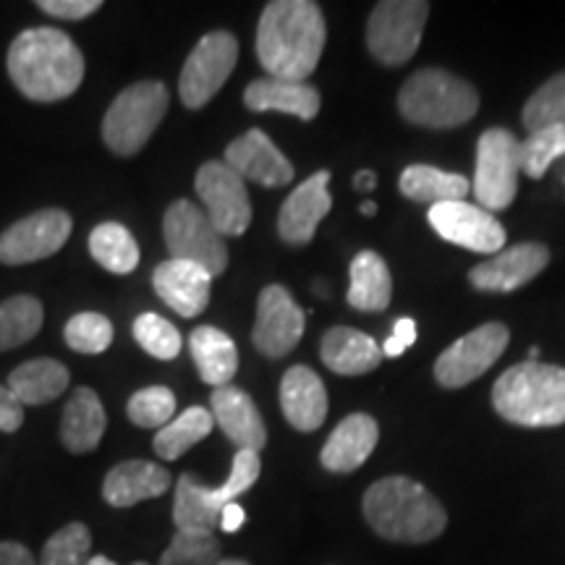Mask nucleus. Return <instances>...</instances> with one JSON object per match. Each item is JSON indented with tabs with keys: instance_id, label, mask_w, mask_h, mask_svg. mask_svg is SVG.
<instances>
[{
	"instance_id": "nucleus-11",
	"label": "nucleus",
	"mask_w": 565,
	"mask_h": 565,
	"mask_svg": "<svg viewBox=\"0 0 565 565\" xmlns=\"http://www.w3.org/2000/svg\"><path fill=\"white\" fill-rule=\"evenodd\" d=\"M238 61V42L231 32H210L196 42V47L183 63L179 79V97L189 110L207 105L223 84L228 82Z\"/></svg>"
},
{
	"instance_id": "nucleus-37",
	"label": "nucleus",
	"mask_w": 565,
	"mask_h": 565,
	"mask_svg": "<svg viewBox=\"0 0 565 565\" xmlns=\"http://www.w3.org/2000/svg\"><path fill=\"white\" fill-rule=\"evenodd\" d=\"M557 158H565V126H547L529 134L521 145V171L529 179H542Z\"/></svg>"
},
{
	"instance_id": "nucleus-45",
	"label": "nucleus",
	"mask_w": 565,
	"mask_h": 565,
	"mask_svg": "<svg viewBox=\"0 0 565 565\" xmlns=\"http://www.w3.org/2000/svg\"><path fill=\"white\" fill-rule=\"evenodd\" d=\"M244 524H246L244 508L238 503H228L223 508L221 524H217V529H221V532H225V534H236Z\"/></svg>"
},
{
	"instance_id": "nucleus-1",
	"label": "nucleus",
	"mask_w": 565,
	"mask_h": 565,
	"mask_svg": "<svg viewBox=\"0 0 565 565\" xmlns=\"http://www.w3.org/2000/svg\"><path fill=\"white\" fill-rule=\"evenodd\" d=\"M328 26L322 9L309 0L267 3L257 26V58L273 79L307 82L322 58Z\"/></svg>"
},
{
	"instance_id": "nucleus-26",
	"label": "nucleus",
	"mask_w": 565,
	"mask_h": 565,
	"mask_svg": "<svg viewBox=\"0 0 565 565\" xmlns=\"http://www.w3.org/2000/svg\"><path fill=\"white\" fill-rule=\"evenodd\" d=\"M105 427H108V416H105L103 401L92 387H76L74 395L68 398L63 408L61 419V443L68 454L84 456L97 450L103 443Z\"/></svg>"
},
{
	"instance_id": "nucleus-34",
	"label": "nucleus",
	"mask_w": 565,
	"mask_h": 565,
	"mask_svg": "<svg viewBox=\"0 0 565 565\" xmlns=\"http://www.w3.org/2000/svg\"><path fill=\"white\" fill-rule=\"evenodd\" d=\"M45 309L34 296H13L0 303V351L30 343L42 330Z\"/></svg>"
},
{
	"instance_id": "nucleus-51",
	"label": "nucleus",
	"mask_w": 565,
	"mask_h": 565,
	"mask_svg": "<svg viewBox=\"0 0 565 565\" xmlns=\"http://www.w3.org/2000/svg\"><path fill=\"white\" fill-rule=\"evenodd\" d=\"M362 212H364V215H374V212H377V204H374V202H364V204H362Z\"/></svg>"
},
{
	"instance_id": "nucleus-39",
	"label": "nucleus",
	"mask_w": 565,
	"mask_h": 565,
	"mask_svg": "<svg viewBox=\"0 0 565 565\" xmlns=\"http://www.w3.org/2000/svg\"><path fill=\"white\" fill-rule=\"evenodd\" d=\"M134 341L150 353V356L160 359V362H171V359L179 356L183 345L175 324L154 312H145L137 317V322H134Z\"/></svg>"
},
{
	"instance_id": "nucleus-27",
	"label": "nucleus",
	"mask_w": 565,
	"mask_h": 565,
	"mask_svg": "<svg viewBox=\"0 0 565 565\" xmlns=\"http://www.w3.org/2000/svg\"><path fill=\"white\" fill-rule=\"evenodd\" d=\"M320 356L324 366H330L335 374L356 377V374H366L383 364V345L374 343V338L362 330L333 328L322 338Z\"/></svg>"
},
{
	"instance_id": "nucleus-12",
	"label": "nucleus",
	"mask_w": 565,
	"mask_h": 565,
	"mask_svg": "<svg viewBox=\"0 0 565 565\" xmlns=\"http://www.w3.org/2000/svg\"><path fill=\"white\" fill-rule=\"evenodd\" d=\"M194 189L207 210L210 223L223 238L242 236L252 223V202L246 181L223 160H210L196 171Z\"/></svg>"
},
{
	"instance_id": "nucleus-30",
	"label": "nucleus",
	"mask_w": 565,
	"mask_h": 565,
	"mask_svg": "<svg viewBox=\"0 0 565 565\" xmlns=\"http://www.w3.org/2000/svg\"><path fill=\"white\" fill-rule=\"evenodd\" d=\"M393 299V278L377 252H359L351 263L349 303L359 312H383Z\"/></svg>"
},
{
	"instance_id": "nucleus-28",
	"label": "nucleus",
	"mask_w": 565,
	"mask_h": 565,
	"mask_svg": "<svg viewBox=\"0 0 565 565\" xmlns=\"http://www.w3.org/2000/svg\"><path fill=\"white\" fill-rule=\"evenodd\" d=\"M189 349H192V359L204 383L215 391L231 385L233 374L238 370V351L228 333L212 328V324H202L189 338Z\"/></svg>"
},
{
	"instance_id": "nucleus-10",
	"label": "nucleus",
	"mask_w": 565,
	"mask_h": 565,
	"mask_svg": "<svg viewBox=\"0 0 565 565\" xmlns=\"http://www.w3.org/2000/svg\"><path fill=\"white\" fill-rule=\"evenodd\" d=\"M519 173L521 141L505 129L484 131L477 145L475 194L487 212L511 207L519 192Z\"/></svg>"
},
{
	"instance_id": "nucleus-13",
	"label": "nucleus",
	"mask_w": 565,
	"mask_h": 565,
	"mask_svg": "<svg viewBox=\"0 0 565 565\" xmlns=\"http://www.w3.org/2000/svg\"><path fill=\"white\" fill-rule=\"evenodd\" d=\"M74 221L66 210L47 207L21 217L0 233V263L30 265L53 257L66 246Z\"/></svg>"
},
{
	"instance_id": "nucleus-47",
	"label": "nucleus",
	"mask_w": 565,
	"mask_h": 565,
	"mask_svg": "<svg viewBox=\"0 0 565 565\" xmlns=\"http://www.w3.org/2000/svg\"><path fill=\"white\" fill-rule=\"evenodd\" d=\"M353 186L362 189V192H372V189L377 186V175H374L372 171L356 173V179H353Z\"/></svg>"
},
{
	"instance_id": "nucleus-15",
	"label": "nucleus",
	"mask_w": 565,
	"mask_h": 565,
	"mask_svg": "<svg viewBox=\"0 0 565 565\" xmlns=\"http://www.w3.org/2000/svg\"><path fill=\"white\" fill-rule=\"evenodd\" d=\"M429 225L445 242L479 254H500L505 244V228L492 212L469 202H443L429 207Z\"/></svg>"
},
{
	"instance_id": "nucleus-7",
	"label": "nucleus",
	"mask_w": 565,
	"mask_h": 565,
	"mask_svg": "<svg viewBox=\"0 0 565 565\" xmlns=\"http://www.w3.org/2000/svg\"><path fill=\"white\" fill-rule=\"evenodd\" d=\"M168 87L162 82H137L110 103L103 118V139L118 158H134L147 147L168 113Z\"/></svg>"
},
{
	"instance_id": "nucleus-35",
	"label": "nucleus",
	"mask_w": 565,
	"mask_h": 565,
	"mask_svg": "<svg viewBox=\"0 0 565 565\" xmlns=\"http://www.w3.org/2000/svg\"><path fill=\"white\" fill-rule=\"evenodd\" d=\"M92 553V532L82 521H71L45 542L40 565H87Z\"/></svg>"
},
{
	"instance_id": "nucleus-8",
	"label": "nucleus",
	"mask_w": 565,
	"mask_h": 565,
	"mask_svg": "<svg viewBox=\"0 0 565 565\" xmlns=\"http://www.w3.org/2000/svg\"><path fill=\"white\" fill-rule=\"evenodd\" d=\"M162 236L171 259L194 263L207 270L212 278L223 275L228 267V246L225 238L210 223L207 212L189 200H175L162 215Z\"/></svg>"
},
{
	"instance_id": "nucleus-5",
	"label": "nucleus",
	"mask_w": 565,
	"mask_h": 565,
	"mask_svg": "<svg viewBox=\"0 0 565 565\" xmlns=\"http://www.w3.org/2000/svg\"><path fill=\"white\" fill-rule=\"evenodd\" d=\"M263 471V461L254 450H238L233 458L231 475L221 487L202 484L194 475H181L173 494V524L175 532L215 534L221 513L228 503H236L249 492Z\"/></svg>"
},
{
	"instance_id": "nucleus-32",
	"label": "nucleus",
	"mask_w": 565,
	"mask_h": 565,
	"mask_svg": "<svg viewBox=\"0 0 565 565\" xmlns=\"http://www.w3.org/2000/svg\"><path fill=\"white\" fill-rule=\"evenodd\" d=\"M212 427H215V419H212L210 408H186V412L175 416L171 424L158 429V435H154L152 440L154 454H158L162 461H179V458L183 454H189L196 443L210 437Z\"/></svg>"
},
{
	"instance_id": "nucleus-40",
	"label": "nucleus",
	"mask_w": 565,
	"mask_h": 565,
	"mask_svg": "<svg viewBox=\"0 0 565 565\" xmlns=\"http://www.w3.org/2000/svg\"><path fill=\"white\" fill-rule=\"evenodd\" d=\"M113 322L100 312H79L74 315L66 322V330H63V338H66V345L71 351L79 353H105L113 343Z\"/></svg>"
},
{
	"instance_id": "nucleus-2",
	"label": "nucleus",
	"mask_w": 565,
	"mask_h": 565,
	"mask_svg": "<svg viewBox=\"0 0 565 565\" xmlns=\"http://www.w3.org/2000/svg\"><path fill=\"white\" fill-rule=\"evenodd\" d=\"M9 76L21 95L34 103H58L84 82V55L66 32L34 26L11 42Z\"/></svg>"
},
{
	"instance_id": "nucleus-17",
	"label": "nucleus",
	"mask_w": 565,
	"mask_h": 565,
	"mask_svg": "<svg viewBox=\"0 0 565 565\" xmlns=\"http://www.w3.org/2000/svg\"><path fill=\"white\" fill-rule=\"evenodd\" d=\"M225 166L236 171L244 181L259 186L278 189L294 181L291 160L282 154L263 129H249L225 147Z\"/></svg>"
},
{
	"instance_id": "nucleus-22",
	"label": "nucleus",
	"mask_w": 565,
	"mask_h": 565,
	"mask_svg": "<svg viewBox=\"0 0 565 565\" xmlns=\"http://www.w3.org/2000/svg\"><path fill=\"white\" fill-rule=\"evenodd\" d=\"M280 408L288 424L299 433H315L328 419V391L320 374L296 364L282 374Z\"/></svg>"
},
{
	"instance_id": "nucleus-24",
	"label": "nucleus",
	"mask_w": 565,
	"mask_h": 565,
	"mask_svg": "<svg viewBox=\"0 0 565 565\" xmlns=\"http://www.w3.org/2000/svg\"><path fill=\"white\" fill-rule=\"evenodd\" d=\"M380 440V427L370 414H351L338 424L333 435L324 443L320 463L333 475H349L356 471L366 458L372 456V450L377 448Z\"/></svg>"
},
{
	"instance_id": "nucleus-9",
	"label": "nucleus",
	"mask_w": 565,
	"mask_h": 565,
	"mask_svg": "<svg viewBox=\"0 0 565 565\" xmlns=\"http://www.w3.org/2000/svg\"><path fill=\"white\" fill-rule=\"evenodd\" d=\"M429 17V3L424 0H385L374 6L366 45L370 53L385 66H404L414 58L422 42L424 24Z\"/></svg>"
},
{
	"instance_id": "nucleus-48",
	"label": "nucleus",
	"mask_w": 565,
	"mask_h": 565,
	"mask_svg": "<svg viewBox=\"0 0 565 565\" xmlns=\"http://www.w3.org/2000/svg\"><path fill=\"white\" fill-rule=\"evenodd\" d=\"M404 351H406V345L401 343L395 335H391V338H387V341L383 343V356H387V359L401 356V353H404Z\"/></svg>"
},
{
	"instance_id": "nucleus-4",
	"label": "nucleus",
	"mask_w": 565,
	"mask_h": 565,
	"mask_svg": "<svg viewBox=\"0 0 565 565\" xmlns=\"http://www.w3.org/2000/svg\"><path fill=\"white\" fill-rule=\"evenodd\" d=\"M492 404L505 422L519 427L565 424V370L540 362L515 364L494 383Z\"/></svg>"
},
{
	"instance_id": "nucleus-3",
	"label": "nucleus",
	"mask_w": 565,
	"mask_h": 565,
	"mask_svg": "<svg viewBox=\"0 0 565 565\" xmlns=\"http://www.w3.org/2000/svg\"><path fill=\"white\" fill-rule=\"evenodd\" d=\"M362 511L372 532L398 545H427L448 526L440 500L408 477H385L364 492Z\"/></svg>"
},
{
	"instance_id": "nucleus-29",
	"label": "nucleus",
	"mask_w": 565,
	"mask_h": 565,
	"mask_svg": "<svg viewBox=\"0 0 565 565\" xmlns=\"http://www.w3.org/2000/svg\"><path fill=\"white\" fill-rule=\"evenodd\" d=\"M71 383L66 366L55 359H32L11 372L9 387L21 406H42L61 398Z\"/></svg>"
},
{
	"instance_id": "nucleus-41",
	"label": "nucleus",
	"mask_w": 565,
	"mask_h": 565,
	"mask_svg": "<svg viewBox=\"0 0 565 565\" xmlns=\"http://www.w3.org/2000/svg\"><path fill=\"white\" fill-rule=\"evenodd\" d=\"M221 555L223 545L215 534L175 532L158 565H215Z\"/></svg>"
},
{
	"instance_id": "nucleus-21",
	"label": "nucleus",
	"mask_w": 565,
	"mask_h": 565,
	"mask_svg": "<svg viewBox=\"0 0 565 565\" xmlns=\"http://www.w3.org/2000/svg\"><path fill=\"white\" fill-rule=\"evenodd\" d=\"M210 404L212 419H215L217 427L223 429V435L238 450H254V454H259L265 448L267 427L257 404L249 398V393H244L236 385H225L212 393Z\"/></svg>"
},
{
	"instance_id": "nucleus-16",
	"label": "nucleus",
	"mask_w": 565,
	"mask_h": 565,
	"mask_svg": "<svg viewBox=\"0 0 565 565\" xmlns=\"http://www.w3.org/2000/svg\"><path fill=\"white\" fill-rule=\"evenodd\" d=\"M303 335V312L282 286L263 288L257 301L252 341L267 359H282L299 345Z\"/></svg>"
},
{
	"instance_id": "nucleus-38",
	"label": "nucleus",
	"mask_w": 565,
	"mask_h": 565,
	"mask_svg": "<svg viewBox=\"0 0 565 565\" xmlns=\"http://www.w3.org/2000/svg\"><path fill=\"white\" fill-rule=\"evenodd\" d=\"M126 414L141 429H162L175 419V395L162 385L141 387L129 398Z\"/></svg>"
},
{
	"instance_id": "nucleus-20",
	"label": "nucleus",
	"mask_w": 565,
	"mask_h": 565,
	"mask_svg": "<svg viewBox=\"0 0 565 565\" xmlns=\"http://www.w3.org/2000/svg\"><path fill=\"white\" fill-rule=\"evenodd\" d=\"M152 286L175 315L192 320V317H200L207 309L212 275L194 263L168 259V263L154 267Z\"/></svg>"
},
{
	"instance_id": "nucleus-36",
	"label": "nucleus",
	"mask_w": 565,
	"mask_h": 565,
	"mask_svg": "<svg viewBox=\"0 0 565 565\" xmlns=\"http://www.w3.org/2000/svg\"><path fill=\"white\" fill-rule=\"evenodd\" d=\"M524 126L529 134L547 126H565V74L553 76L529 97L524 105Z\"/></svg>"
},
{
	"instance_id": "nucleus-23",
	"label": "nucleus",
	"mask_w": 565,
	"mask_h": 565,
	"mask_svg": "<svg viewBox=\"0 0 565 565\" xmlns=\"http://www.w3.org/2000/svg\"><path fill=\"white\" fill-rule=\"evenodd\" d=\"M171 487V471L152 461H124L113 466L103 482V500L110 508H134L145 500H154Z\"/></svg>"
},
{
	"instance_id": "nucleus-49",
	"label": "nucleus",
	"mask_w": 565,
	"mask_h": 565,
	"mask_svg": "<svg viewBox=\"0 0 565 565\" xmlns=\"http://www.w3.org/2000/svg\"><path fill=\"white\" fill-rule=\"evenodd\" d=\"M87 565H118V563H113L110 557H105V555H92ZM131 565H150V563H145V561H137V563H131Z\"/></svg>"
},
{
	"instance_id": "nucleus-19",
	"label": "nucleus",
	"mask_w": 565,
	"mask_h": 565,
	"mask_svg": "<svg viewBox=\"0 0 565 565\" xmlns=\"http://www.w3.org/2000/svg\"><path fill=\"white\" fill-rule=\"evenodd\" d=\"M547 263L550 252L542 244H519L494 254L487 263L477 265L469 273V280L479 291L508 294L526 286L529 280H534L536 275L545 270Z\"/></svg>"
},
{
	"instance_id": "nucleus-43",
	"label": "nucleus",
	"mask_w": 565,
	"mask_h": 565,
	"mask_svg": "<svg viewBox=\"0 0 565 565\" xmlns=\"http://www.w3.org/2000/svg\"><path fill=\"white\" fill-rule=\"evenodd\" d=\"M24 424V406L9 385H0V433H17Z\"/></svg>"
},
{
	"instance_id": "nucleus-6",
	"label": "nucleus",
	"mask_w": 565,
	"mask_h": 565,
	"mask_svg": "<svg viewBox=\"0 0 565 565\" xmlns=\"http://www.w3.org/2000/svg\"><path fill=\"white\" fill-rule=\"evenodd\" d=\"M406 121L427 129H454L477 116L479 95L469 82L443 68L416 71L398 95Z\"/></svg>"
},
{
	"instance_id": "nucleus-31",
	"label": "nucleus",
	"mask_w": 565,
	"mask_h": 565,
	"mask_svg": "<svg viewBox=\"0 0 565 565\" xmlns=\"http://www.w3.org/2000/svg\"><path fill=\"white\" fill-rule=\"evenodd\" d=\"M401 192L414 202H463L471 192V183L461 173H448L433 166H408L401 175Z\"/></svg>"
},
{
	"instance_id": "nucleus-44",
	"label": "nucleus",
	"mask_w": 565,
	"mask_h": 565,
	"mask_svg": "<svg viewBox=\"0 0 565 565\" xmlns=\"http://www.w3.org/2000/svg\"><path fill=\"white\" fill-rule=\"evenodd\" d=\"M0 565H40L32 550L21 542H0Z\"/></svg>"
},
{
	"instance_id": "nucleus-18",
	"label": "nucleus",
	"mask_w": 565,
	"mask_h": 565,
	"mask_svg": "<svg viewBox=\"0 0 565 565\" xmlns=\"http://www.w3.org/2000/svg\"><path fill=\"white\" fill-rule=\"evenodd\" d=\"M330 173L320 171L309 175L307 181L294 189L291 196L282 202L278 215V233L286 244L303 246L315 238L317 228L324 221L330 207H333V196L328 192Z\"/></svg>"
},
{
	"instance_id": "nucleus-42",
	"label": "nucleus",
	"mask_w": 565,
	"mask_h": 565,
	"mask_svg": "<svg viewBox=\"0 0 565 565\" xmlns=\"http://www.w3.org/2000/svg\"><path fill=\"white\" fill-rule=\"evenodd\" d=\"M40 11L63 21H82L103 9L100 0H40Z\"/></svg>"
},
{
	"instance_id": "nucleus-33",
	"label": "nucleus",
	"mask_w": 565,
	"mask_h": 565,
	"mask_svg": "<svg viewBox=\"0 0 565 565\" xmlns=\"http://www.w3.org/2000/svg\"><path fill=\"white\" fill-rule=\"evenodd\" d=\"M89 254L113 275H129L139 265V244L121 223H100L89 233Z\"/></svg>"
},
{
	"instance_id": "nucleus-14",
	"label": "nucleus",
	"mask_w": 565,
	"mask_h": 565,
	"mask_svg": "<svg viewBox=\"0 0 565 565\" xmlns=\"http://www.w3.org/2000/svg\"><path fill=\"white\" fill-rule=\"evenodd\" d=\"M508 328L500 322H487L482 328L471 330L461 341L448 345L435 364L437 383L445 387H463L475 383L477 377L503 356L508 345Z\"/></svg>"
},
{
	"instance_id": "nucleus-25",
	"label": "nucleus",
	"mask_w": 565,
	"mask_h": 565,
	"mask_svg": "<svg viewBox=\"0 0 565 565\" xmlns=\"http://www.w3.org/2000/svg\"><path fill=\"white\" fill-rule=\"evenodd\" d=\"M244 105L254 113H286L301 121H315L320 113V92L307 82H288V79H254L244 92Z\"/></svg>"
},
{
	"instance_id": "nucleus-50",
	"label": "nucleus",
	"mask_w": 565,
	"mask_h": 565,
	"mask_svg": "<svg viewBox=\"0 0 565 565\" xmlns=\"http://www.w3.org/2000/svg\"><path fill=\"white\" fill-rule=\"evenodd\" d=\"M215 565H252V563L242 561V557H221Z\"/></svg>"
},
{
	"instance_id": "nucleus-46",
	"label": "nucleus",
	"mask_w": 565,
	"mask_h": 565,
	"mask_svg": "<svg viewBox=\"0 0 565 565\" xmlns=\"http://www.w3.org/2000/svg\"><path fill=\"white\" fill-rule=\"evenodd\" d=\"M393 335L398 338V341L408 349V345L416 341V324H414V320H408V317H404V320L395 322L393 324Z\"/></svg>"
}]
</instances>
